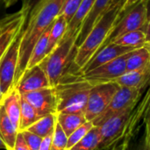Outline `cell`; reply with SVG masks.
Segmentation results:
<instances>
[{
    "label": "cell",
    "instance_id": "6",
    "mask_svg": "<svg viewBox=\"0 0 150 150\" xmlns=\"http://www.w3.org/2000/svg\"><path fill=\"white\" fill-rule=\"evenodd\" d=\"M145 91L146 90L120 86L105 112L94 120H92L94 126L98 127L109 118L115 116L128 108L135 107L138 105L139 101L142 99Z\"/></svg>",
    "mask_w": 150,
    "mask_h": 150
},
{
    "label": "cell",
    "instance_id": "7",
    "mask_svg": "<svg viewBox=\"0 0 150 150\" xmlns=\"http://www.w3.org/2000/svg\"><path fill=\"white\" fill-rule=\"evenodd\" d=\"M119 87L114 82L92 86L84 111V116L88 121L94 120L105 112Z\"/></svg>",
    "mask_w": 150,
    "mask_h": 150
},
{
    "label": "cell",
    "instance_id": "3",
    "mask_svg": "<svg viewBox=\"0 0 150 150\" xmlns=\"http://www.w3.org/2000/svg\"><path fill=\"white\" fill-rule=\"evenodd\" d=\"M121 9L122 6L120 5L108 9L98 20L84 40L76 47L73 63L79 72L104 46L113 25L120 16Z\"/></svg>",
    "mask_w": 150,
    "mask_h": 150
},
{
    "label": "cell",
    "instance_id": "10",
    "mask_svg": "<svg viewBox=\"0 0 150 150\" xmlns=\"http://www.w3.org/2000/svg\"><path fill=\"white\" fill-rule=\"evenodd\" d=\"M127 54L105 63L91 71L83 73L82 76L91 85L114 82L127 71Z\"/></svg>",
    "mask_w": 150,
    "mask_h": 150
},
{
    "label": "cell",
    "instance_id": "28",
    "mask_svg": "<svg viewBox=\"0 0 150 150\" xmlns=\"http://www.w3.org/2000/svg\"><path fill=\"white\" fill-rule=\"evenodd\" d=\"M101 142L99 128L94 126L92 129L75 146L69 150H98Z\"/></svg>",
    "mask_w": 150,
    "mask_h": 150
},
{
    "label": "cell",
    "instance_id": "16",
    "mask_svg": "<svg viewBox=\"0 0 150 150\" xmlns=\"http://www.w3.org/2000/svg\"><path fill=\"white\" fill-rule=\"evenodd\" d=\"M114 83L120 87L146 90L150 83V64L137 70L126 71Z\"/></svg>",
    "mask_w": 150,
    "mask_h": 150
},
{
    "label": "cell",
    "instance_id": "26",
    "mask_svg": "<svg viewBox=\"0 0 150 150\" xmlns=\"http://www.w3.org/2000/svg\"><path fill=\"white\" fill-rule=\"evenodd\" d=\"M56 123V115L48 114L41 117L38 121L29 127L26 130L33 133L42 138L54 134V127Z\"/></svg>",
    "mask_w": 150,
    "mask_h": 150
},
{
    "label": "cell",
    "instance_id": "24",
    "mask_svg": "<svg viewBox=\"0 0 150 150\" xmlns=\"http://www.w3.org/2000/svg\"><path fill=\"white\" fill-rule=\"evenodd\" d=\"M51 26L42 33V35L39 38L36 44L34 45L28 60L26 69H31L36 65H39L41 62V61L47 56V47Z\"/></svg>",
    "mask_w": 150,
    "mask_h": 150
},
{
    "label": "cell",
    "instance_id": "21",
    "mask_svg": "<svg viewBox=\"0 0 150 150\" xmlns=\"http://www.w3.org/2000/svg\"><path fill=\"white\" fill-rule=\"evenodd\" d=\"M150 64L149 52L145 46L136 48L127 54V71H133L142 69Z\"/></svg>",
    "mask_w": 150,
    "mask_h": 150
},
{
    "label": "cell",
    "instance_id": "14",
    "mask_svg": "<svg viewBox=\"0 0 150 150\" xmlns=\"http://www.w3.org/2000/svg\"><path fill=\"white\" fill-rule=\"evenodd\" d=\"M136 48L130 47H124L113 42L107 44L106 46L103 47L99 49L94 56L89 61V62L84 66V68L81 70L80 73H85L91 71L105 63H107L111 61H113L124 54H128L129 52L134 50Z\"/></svg>",
    "mask_w": 150,
    "mask_h": 150
},
{
    "label": "cell",
    "instance_id": "9",
    "mask_svg": "<svg viewBox=\"0 0 150 150\" xmlns=\"http://www.w3.org/2000/svg\"><path fill=\"white\" fill-rule=\"evenodd\" d=\"M24 28L11 42L0 61V84L2 92L6 95L14 87V77L19 56V46Z\"/></svg>",
    "mask_w": 150,
    "mask_h": 150
},
{
    "label": "cell",
    "instance_id": "4",
    "mask_svg": "<svg viewBox=\"0 0 150 150\" xmlns=\"http://www.w3.org/2000/svg\"><path fill=\"white\" fill-rule=\"evenodd\" d=\"M76 37L66 32L62 40L39 64L45 71L51 87H54L74 62Z\"/></svg>",
    "mask_w": 150,
    "mask_h": 150
},
{
    "label": "cell",
    "instance_id": "43",
    "mask_svg": "<svg viewBox=\"0 0 150 150\" xmlns=\"http://www.w3.org/2000/svg\"><path fill=\"white\" fill-rule=\"evenodd\" d=\"M146 5H147V13H148V21L150 18V0H146Z\"/></svg>",
    "mask_w": 150,
    "mask_h": 150
},
{
    "label": "cell",
    "instance_id": "41",
    "mask_svg": "<svg viewBox=\"0 0 150 150\" xmlns=\"http://www.w3.org/2000/svg\"><path fill=\"white\" fill-rule=\"evenodd\" d=\"M145 33H146V40H147V43L150 42V18L148 21L146 29H145Z\"/></svg>",
    "mask_w": 150,
    "mask_h": 150
},
{
    "label": "cell",
    "instance_id": "47",
    "mask_svg": "<svg viewBox=\"0 0 150 150\" xmlns=\"http://www.w3.org/2000/svg\"><path fill=\"white\" fill-rule=\"evenodd\" d=\"M2 1H4V0H0V3H1V2H2Z\"/></svg>",
    "mask_w": 150,
    "mask_h": 150
},
{
    "label": "cell",
    "instance_id": "30",
    "mask_svg": "<svg viewBox=\"0 0 150 150\" xmlns=\"http://www.w3.org/2000/svg\"><path fill=\"white\" fill-rule=\"evenodd\" d=\"M67 144H68V136L65 134L61 126L56 121L54 134H53L50 150H67Z\"/></svg>",
    "mask_w": 150,
    "mask_h": 150
},
{
    "label": "cell",
    "instance_id": "20",
    "mask_svg": "<svg viewBox=\"0 0 150 150\" xmlns=\"http://www.w3.org/2000/svg\"><path fill=\"white\" fill-rule=\"evenodd\" d=\"M96 0H83L76 14L68 24L67 33L77 38L86 17L90 13Z\"/></svg>",
    "mask_w": 150,
    "mask_h": 150
},
{
    "label": "cell",
    "instance_id": "31",
    "mask_svg": "<svg viewBox=\"0 0 150 150\" xmlns=\"http://www.w3.org/2000/svg\"><path fill=\"white\" fill-rule=\"evenodd\" d=\"M83 0H65L61 11V15L64 17L68 24L72 19L76 11L78 10Z\"/></svg>",
    "mask_w": 150,
    "mask_h": 150
},
{
    "label": "cell",
    "instance_id": "42",
    "mask_svg": "<svg viewBox=\"0 0 150 150\" xmlns=\"http://www.w3.org/2000/svg\"><path fill=\"white\" fill-rule=\"evenodd\" d=\"M18 0H4V6L6 8H9L11 7V5L15 4Z\"/></svg>",
    "mask_w": 150,
    "mask_h": 150
},
{
    "label": "cell",
    "instance_id": "23",
    "mask_svg": "<svg viewBox=\"0 0 150 150\" xmlns=\"http://www.w3.org/2000/svg\"><path fill=\"white\" fill-rule=\"evenodd\" d=\"M68 22L62 15H59L54 21L48 36L47 47V55L56 47V45L62 40L64 34L67 32Z\"/></svg>",
    "mask_w": 150,
    "mask_h": 150
},
{
    "label": "cell",
    "instance_id": "17",
    "mask_svg": "<svg viewBox=\"0 0 150 150\" xmlns=\"http://www.w3.org/2000/svg\"><path fill=\"white\" fill-rule=\"evenodd\" d=\"M112 0H96L90 13L86 17L85 20L83 23L79 34L76 40V47L84 40L88 33L91 32L92 27L98 22V20L103 16V14L109 9Z\"/></svg>",
    "mask_w": 150,
    "mask_h": 150
},
{
    "label": "cell",
    "instance_id": "25",
    "mask_svg": "<svg viewBox=\"0 0 150 150\" xmlns=\"http://www.w3.org/2000/svg\"><path fill=\"white\" fill-rule=\"evenodd\" d=\"M40 118L41 116L38 114L35 109L20 95V122L18 129L19 132L26 130Z\"/></svg>",
    "mask_w": 150,
    "mask_h": 150
},
{
    "label": "cell",
    "instance_id": "46",
    "mask_svg": "<svg viewBox=\"0 0 150 150\" xmlns=\"http://www.w3.org/2000/svg\"><path fill=\"white\" fill-rule=\"evenodd\" d=\"M146 47H147V48H148V50H149V55H150V42L146 43Z\"/></svg>",
    "mask_w": 150,
    "mask_h": 150
},
{
    "label": "cell",
    "instance_id": "13",
    "mask_svg": "<svg viewBox=\"0 0 150 150\" xmlns=\"http://www.w3.org/2000/svg\"><path fill=\"white\" fill-rule=\"evenodd\" d=\"M51 87L48 78L40 65H36L25 71L15 88L20 95Z\"/></svg>",
    "mask_w": 150,
    "mask_h": 150
},
{
    "label": "cell",
    "instance_id": "36",
    "mask_svg": "<svg viewBox=\"0 0 150 150\" xmlns=\"http://www.w3.org/2000/svg\"><path fill=\"white\" fill-rule=\"evenodd\" d=\"M52 138H53V134H49V135L44 137L42 142H41V144L40 146L39 150H50Z\"/></svg>",
    "mask_w": 150,
    "mask_h": 150
},
{
    "label": "cell",
    "instance_id": "2",
    "mask_svg": "<svg viewBox=\"0 0 150 150\" xmlns=\"http://www.w3.org/2000/svg\"><path fill=\"white\" fill-rule=\"evenodd\" d=\"M92 86L71 67L54 87L56 113H84Z\"/></svg>",
    "mask_w": 150,
    "mask_h": 150
},
{
    "label": "cell",
    "instance_id": "15",
    "mask_svg": "<svg viewBox=\"0 0 150 150\" xmlns=\"http://www.w3.org/2000/svg\"><path fill=\"white\" fill-rule=\"evenodd\" d=\"M28 16L20 9L8 16V21L3 34L0 37V61L16 36L24 28Z\"/></svg>",
    "mask_w": 150,
    "mask_h": 150
},
{
    "label": "cell",
    "instance_id": "33",
    "mask_svg": "<svg viewBox=\"0 0 150 150\" xmlns=\"http://www.w3.org/2000/svg\"><path fill=\"white\" fill-rule=\"evenodd\" d=\"M130 141H131L130 138L123 137V139L120 140V142H117L114 144L100 150H127L128 147H129Z\"/></svg>",
    "mask_w": 150,
    "mask_h": 150
},
{
    "label": "cell",
    "instance_id": "19",
    "mask_svg": "<svg viewBox=\"0 0 150 150\" xmlns=\"http://www.w3.org/2000/svg\"><path fill=\"white\" fill-rule=\"evenodd\" d=\"M18 133L0 103V134L6 146V150H13Z\"/></svg>",
    "mask_w": 150,
    "mask_h": 150
},
{
    "label": "cell",
    "instance_id": "32",
    "mask_svg": "<svg viewBox=\"0 0 150 150\" xmlns=\"http://www.w3.org/2000/svg\"><path fill=\"white\" fill-rule=\"evenodd\" d=\"M26 142V144L28 145L30 150H39L40 149V146L41 144V142L43 140L42 137L33 134V133H31L27 130H25V131H22L20 132Z\"/></svg>",
    "mask_w": 150,
    "mask_h": 150
},
{
    "label": "cell",
    "instance_id": "11",
    "mask_svg": "<svg viewBox=\"0 0 150 150\" xmlns=\"http://www.w3.org/2000/svg\"><path fill=\"white\" fill-rule=\"evenodd\" d=\"M141 120H142L144 125L143 135L147 144L150 147V83L145 91L144 97L139 101L133 112L125 135L133 137Z\"/></svg>",
    "mask_w": 150,
    "mask_h": 150
},
{
    "label": "cell",
    "instance_id": "8",
    "mask_svg": "<svg viewBox=\"0 0 150 150\" xmlns=\"http://www.w3.org/2000/svg\"><path fill=\"white\" fill-rule=\"evenodd\" d=\"M135 107L128 108L124 112L109 118L98 126L101 136L98 150L105 149L123 139Z\"/></svg>",
    "mask_w": 150,
    "mask_h": 150
},
{
    "label": "cell",
    "instance_id": "45",
    "mask_svg": "<svg viewBox=\"0 0 150 150\" xmlns=\"http://www.w3.org/2000/svg\"><path fill=\"white\" fill-rule=\"evenodd\" d=\"M4 98V94L2 92V89H1V84H0V103L2 102V99Z\"/></svg>",
    "mask_w": 150,
    "mask_h": 150
},
{
    "label": "cell",
    "instance_id": "18",
    "mask_svg": "<svg viewBox=\"0 0 150 150\" xmlns=\"http://www.w3.org/2000/svg\"><path fill=\"white\" fill-rule=\"evenodd\" d=\"M2 105L4 111L11 120L15 128L19 132L20 122V95L17 89L13 87L2 99Z\"/></svg>",
    "mask_w": 150,
    "mask_h": 150
},
{
    "label": "cell",
    "instance_id": "38",
    "mask_svg": "<svg viewBox=\"0 0 150 150\" xmlns=\"http://www.w3.org/2000/svg\"><path fill=\"white\" fill-rule=\"evenodd\" d=\"M138 1H139V0H127L126 3L124 4L122 9H121V12H122V11H125L127 10V9H129L131 6H133L134 4H136Z\"/></svg>",
    "mask_w": 150,
    "mask_h": 150
},
{
    "label": "cell",
    "instance_id": "12",
    "mask_svg": "<svg viewBox=\"0 0 150 150\" xmlns=\"http://www.w3.org/2000/svg\"><path fill=\"white\" fill-rule=\"evenodd\" d=\"M41 117L56 114V98L54 87L43 88L21 95Z\"/></svg>",
    "mask_w": 150,
    "mask_h": 150
},
{
    "label": "cell",
    "instance_id": "40",
    "mask_svg": "<svg viewBox=\"0 0 150 150\" xmlns=\"http://www.w3.org/2000/svg\"><path fill=\"white\" fill-rule=\"evenodd\" d=\"M126 1H127V0H112V3H111V4H110L109 9H110V8H113V7H115V6H117V5H120V6L123 7V5H124V4L126 3Z\"/></svg>",
    "mask_w": 150,
    "mask_h": 150
},
{
    "label": "cell",
    "instance_id": "5",
    "mask_svg": "<svg viewBox=\"0 0 150 150\" xmlns=\"http://www.w3.org/2000/svg\"><path fill=\"white\" fill-rule=\"evenodd\" d=\"M147 24L148 13L146 0H139L129 9L120 13L119 19L113 25L112 30L108 36V39L103 47L106 46L107 44L111 43L113 40L125 33L136 30L145 31Z\"/></svg>",
    "mask_w": 150,
    "mask_h": 150
},
{
    "label": "cell",
    "instance_id": "1",
    "mask_svg": "<svg viewBox=\"0 0 150 150\" xmlns=\"http://www.w3.org/2000/svg\"><path fill=\"white\" fill-rule=\"evenodd\" d=\"M65 0H42L28 16V24L23 30L14 87L26 70L31 52L42 33L49 28L60 15Z\"/></svg>",
    "mask_w": 150,
    "mask_h": 150
},
{
    "label": "cell",
    "instance_id": "37",
    "mask_svg": "<svg viewBox=\"0 0 150 150\" xmlns=\"http://www.w3.org/2000/svg\"><path fill=\"white\" fill-rule=\"evenodd\" d=\"M133 150H150V147L147 144L144 135H142V137L139 140L138 143L134 146Z\"/></svg>",
    "mask_w": 150,
    "mask_h": 150
},
{
    "label": "cell",
    "instance_id": "39",
    "mask_svg": "<svg viewBox=\"0 0 150 150\" xmlns=\"http://www.w3.org/2000/svg\"><path fill=\"white\" fill-rule=\"evenodd\" d=\"M7 21H8V16H6V17H4V18L0 19V37H1V35L3 34L4 31V28H5V26H6Z\"/></svg>",
    "mask_w": 150,
    "mask_h": 150
},
{
    "label": "cell",
    "instance_id": "27",
    "mask_svg": "<svg viewBox=\"0 0 150 150\" xmlns=\"http://www.w3.org/2000/svg\"><path fill=\"white\" fill-rule=\"evenodd\" d=\"M112 42L120 45V46H124V47L139 48V47L145 46V44L147 43L146 33H145L144 30L133 31V32L125 33V34L116 38Z\"/></svg>",
    "mask_w": 150,
    "mask_h": 150
},
{
    "label": "cell",
    "instance_id": "22",
    "mask_svg": "<svg viewBox=\"0 0 150 150\" xmlns=\"http://www.w3.org/2000/svg\"><path fill=\"white\" fill-rule=\"evenodd\" d=\"M56 121L69 137L76 128L88 121L84 113H56Z\"/></svg>",
    "mask_w": 150,
    "mask_h": 150
},
{
    "label": "cell",
    "instance_id": "35",
    "mask_svg": "<svg viewBox=\"0 0 150 150\" xmlns=\"http://www.w3.org/2000/svg\"><path fill=\"white\" fill-rule=\"evenodd\" d=\"M13 150H30L28 145L26 144V142H25V139H24V137L20 132L18 134Z\"/></svg>",
    "mask_w": 150,
    "mask_h": 150
},
{
    "label": "cell",
    "instance_id": "44",
    "mask_svg": "<svg viewBox=\"0 0 150 150\" xmlns=\"http://www.w3.org/2000/svg\"><path fill=\"white\" fill-rule=\"evenodd\" d=\"M0 149L6 150V146H5V144H4V140H3L1 134H0Z\"/></svg>",
    "mask_w": 150,
    "mask_h": 150
},
{
    "label": "cell",
    "instance_id": "29",
    "mask_svg": "<svg viewBox=\"0 0 150 150\" xmlns=\"http://www.w3.org/2000/svg\"><path fill=\"white\" fill-rule=\"evenodd\" d=\"M94 127L92 121H86L84 124L76 128L69 137H68V144H67V150L71 149L75 146L79 141H81Z\"/></svg>",
    "mask_w": 150,
    "mask_h": 150
},
{
    "label": "cell",
    "instance_id": "34",
    "mask_svg": "<svg viewBox=\"0 0 150 150\" xmlns=\"http://www.w3.org/2000/svg\"><path fill=\"white\" fill-rule=\"evenodd\" d=\"M42 0H22V6L21 10L27 15L31 13L34 7H36Z\"/></svg>",
    "mask_w": 150,
    "mask_h": 150
}]
</instances>
